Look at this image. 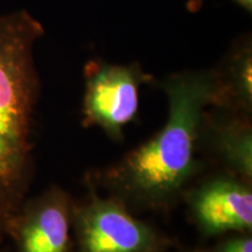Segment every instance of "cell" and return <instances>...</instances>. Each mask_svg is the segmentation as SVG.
Returning a JSON list of instances; mask_svg holds the SVG:
<instances>
[{"label": "cell", "instance_id": "1", "mask_svg": "<svg viewBox=\"0 0 252 252\" xmlns=\"http://www.w3.org/2000/svg\"><path fill=\"white\" fill-rule=\"evenodd\" d=\"M168 116L149 140L122 158L84 175V185L124 204L135 215L171 212L204 171L198 134L210 106L213 70L168 75L160 83Z\"/></svg>", "mask_w": 252, "mask_h": 252}, {"label": "cell", "instance_id": "2", "mask_svg": "<svg viewBox=\"0 0 252 252\" xmlns=\"http://www.w3.org/2000/svg\"><path fill=\"white\" fill-rule=\"evenodd\" d=\"M43 33L26 11L0 15V245L35 173L33 127L40 78L34 47Z\"/></svg>", "mask_w": 252, "mask_h": 252}, {"label": "cell", "instance_id": "3", "mask_svg": "<svg viewBox=\"0 0 252 252\" xmlns=\"http://www.w3.org/2000/svg\"><path fill=\"white\" fill-rule=\"evenodd\" d=\"M75 252H171L176 241L115 198L87 187L72 208Z\"/></svg>", "mask_w": 252, "mask_h": 252}, {"label": "cell", "instance_id": "4", "mask_svg": "<svg viewBox=\"0 0 252 252\" xmlns=\"http://www.w3.org/2000/svg\"><path fill=\"white\" fill-rule=\"evenodd\" d=\"M81 108L83 127H98L113 141H122L124 127L137 117L141 86L153 81L138 62L115 64L90 60L83 70Z\"/></svg>", "mask_w": 252, "mask_h": 252}, {"label": "cell", "instance_id": "5", "mask_svg": "<svg viewBox=\"0 0 252 252\" xmlns=\"http://www.w3.org/2000/svg\"><path fill=\"white\" fill-rule=\"evenodd\" d=\"M182 200L203 238L252 234V184L238 176L222 171L198 176Z\"/></svg>", "mask_w": 252, "mask_h": 252}, {"label": "cell", "instance_id": "6", "mask_svg": "<svg viewBox=\"0 0 252 252\" xmlns=\"http://www.w3.org/2000/svg\"><path fill=\"white\" fill-rule=\"evenodd\" d=\"M74 201L58 185L27 197L8 223L7 238L13 242L15 252H75Z\"/></svg>", "mask_w": 252, "mask_h": 252}, {"label": "cell", "instance_id": "7", "mask_svg": "<svg viewBox=\"0 0 252 252\" xmlns=\"http://www.w3.org/2000/svg\"><path fill=\"white\" fill-rule=\"evenodd\" d=\"M198 150L217 171L252 184V117L209 106L201 122Z\"/></svg>", "mask_w": 252, "mask_h": 252}, {"label": "cell", "instance_id": "8", "mask_svg": "<svg viewBox=\"0 0 252 252\" xmlns=\"http://www.w3.org/2000/svg\"><path fill=\"white\" fill-rule=\"evenodd\" d=\"M213 70L210 108L252 117V40L239 37Z\"/></svg>", "mask_w": 252, "mask_h": 252}, {"label": "cell", "instance_id": "9", "mask_svg": "<svg viewBox=\"0 0 252 252\" xmlns=\"http://www.w3.org/2000/svg\"><path fill=\"white\" fill-rule=\"evenodd\" d=\"M171 252H252V234H231L220 237L212 245L184 247L176 244Z\"/></svg>", "mask_w": 252, "mask_h": 252}, {"label": "cell", "instance_id": "10", "mask_svg": "<svg viewBox=\"0 0 252 252\" xmlns=\"http://www.w3.org/2000/svg\"><path fill=\"white\" fill-rule=\"evenodd\" d=\"M234 1L235 4H237L238 6H241L244 11H247L248 13L251 14L252 12V0H231ZM204 0H188L187 4V8L189 12H196L202 7Z\"/></svg>", "mask_w": 252, "mask_h": 252}, {"label": "cell", "instance_id": "11", "mask_svg": "<svg viewBox=\"0 0 252 252\" xmlns=\"http://www.w3.org/2000/svg\"><path fill=\"white\" fill-rule=\"evenodd\" d=\"M0 252H11V249L8 247H1L0 245Z\"/></svg>", "mask_w": 252, "mask_h": 252}]
</instances>
